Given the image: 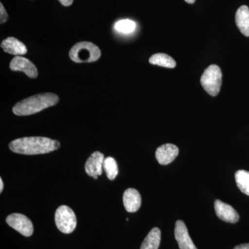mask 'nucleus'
Returning <instances> with one entry per match:
<instances>
[{
	"instance_id": "15",
	"label": "nucleus",
	"mask_w": 249,
	"mask_h": 249,
	"mask_svg": "<svg viewBox=\"0 0 249 249\" xmlns=\"http://www.w3.org/2000/svg\"><path fill=\"white\" fill-rule=\"evenodd\" d=\"M160 229L159 228H154L142 242L141 249H158L160 242Z\"/></svg>"
},
{
	"instance_id": "3",
	"label": "nucleus",
	"mask_w": 249,
	"mask_h": 249,
	"mask_svg": "<svg viewBox=\"0 0 249 249\" xmlns=\"http://www.w3.org/2000/svg\"><path fill=\"white\" fill-rule=\"evenodd\" d=\"M101 55V50L97 46L89 42H78L70 52V58L77 63L95 62Z\"/></svg>"
},
{
	"instance_id": "24",
	"label": "nucleus",
	"mask_w": 249,
	"mask_h": 249,
	"mask_svg": "<svg viewBox=\"0 0 249 249\" xmlns=\"http://www.w3.org/2000/svg\"><path fill=\"white\" fill-rule=\"evenodd\" d=\"M188 4H193L196 1V0H185Z\"/></svg>"
},
{
	"instance_id": "19",
	"label": "nucleus",
	"mask_w": 249,
	"mask_h": 249,
	"mask_svg": "<svg viewBox=\"0 0 249 249\" xmlns=\"http://www.w3.org/2000/svg\"><path fill=\"white\" fill-rule=\"evenodd\" d=\"M136 23L130 19H122L118 21L114 25V29L121 34H130L136 29Z\"/></svg>"
},
{
	"instance_id": "6",
	"label": "nucleus",
	"mask_w": 249,
	"mask_h": 249,
	"mask_svg": "<svg viewBox=\"0 0 249 249\" xmlns=\"http://www.w3.org/2000/svg\"><path fill=\"white\" fill-rule=\"evenodd\" d=\"M6 223L15 230L25 237H30L34 232V226L30 219L22 214L13 213L6 217Z\"/></svg>"
},
{
	"instance_id": "5",
	"label": "nucleus",
	"mask_w": 249,
	"mask_h": 249,
	"mask_svg": "<svg viewBox=\"0 0 249 249\" xmlns=\"http://www.w3.org/2000/svg\"><path fill=\"white\" fill-rule=\"evenodd\" d=\"M55 222L58 230L65 234L71 233L76 229V214L69 206L62 205L55 211Z\"/></svg>"
},
{
	"instance_id": "20",
	"label": "nucleus",
	"mask_w": 249,
	"mask_h": 249,
	"mask_svg": "<svg viewBox=\"0 0 249 249\" xmlns=\"http://www.w3.org/2000/svg\"><path fill=\"white\" fill-rule=\"evenodd\" d=\"M8 17L9 16H8L7 13H6L2 3H1L0 4V23L4 24V23L7 21Z\"/></svg>"
},
{
	"instance_id": "14",
	"label": "nucleus",
	"mask_w": 249,
	"mask_h": 249,
	"mask_svg": "<svg viewBox=\"0 0 249 249\" xmlns=\"http://www.w3.org/2000/svg\"><path fill=\"white\" fill-rule=\"evenodd\" d=\"M235 23L243 35L249 37V9L247 6L239 8L235 14Z\"/></svg>"
},
{
	"instance_id": "1",
	"label": "nucleus",
	"mask_w": 249,
	"mask_h": 249,
	"mask_svg": "<svg viewBox=\"0 0 249 249\" xmlns=\"http://www.w3.org/2000/svg\"><path fill=\"white\" fill-rule=\"evenodd\" d=\"M9 146L15 153L36 155L55 151L60 147V143L47 137H31L16 139L10 142Z\"/></svg>"
},
{
	"instance_id": "21",
	"label": "nucleus",
	"mask_w": 249,
	"mask_h": 249,
	"mask_svg": "<svg viewBox=\"0 0 249 249\" xmlns=\"http://www.w3.org/2000/svg\"><path fill=\"white\" fill-rule=\"evenodd\" d=\"M63 6H70L73 3V0H58Z\"/></svg>"
},
{
	"instance_id": "11",
	"label": "nucleus",
	"mask_w": 249,
	"mask_h": 249,
	"mask_svg": "<svg viewBox=\"0 0 249 249\" xmlns=\"http://www.w3.org/2000/svg\"><path fill=\"white\" fill-rule=\"evenodd\" d=\"M214 205L216 214L219 219L228 223L238 222L240 217L239 214L231 205L226 204L219 199L214 201Z\"/></svg>"
},
{
	"instance_id": "13",
	"label": "nucleus",
	"mask_w": 249,
	"mask_h": 249,
	"mask_svg": "<svg viewBox=\"0 0 249 249\" xmlns=\"http://www.w3.org/2000/svg\"><path fill=\"white\" fill-rule=\"evenodd\" d=\"M1 47L6 53L19 56L27 53V49L24 44L16 37H9L2 41Z\"/></svg>"
},
{
	"instance_id": "12",
	"label": "nucleus",
	"mask_w": 249,
	"mask_h": 249,
	"mask_svg": "<svg viewBox=\"0 0 249 249\" xmlns=\"http://www.w3.org/2000/svg\"><path fill=\"white\" fill-rule=\"evenodd\" d=\"M124 209L129 213L137 212L142 205V196L137 190L128 188L123 196Z\"/></svg>"
},
{
	"instance_id": "4",
	"label": "nucleus",
	"mask_w": 249,
	"mask_h": 249,
	"mask_svg": "<svg viewBox=\"0 0 249 249\" xmlns=\"http://www.w3.org/2000/svg\"><path fill=\"white\" fill-rule=\"evenodd\" d=\"M222 73L217 65H211L205 70L201 77V84L211 96H217L222 85Z\"/></svg>"
},
{
	"instance_id": "9",
	"label": "nucleus",
	"mask_w": 249,
	"mask_h": 249,
	"mask_svg": "<svg viewBox=\"0 0 249 249\" xmlns=\"http://www.w3.org/2000/svg\"><path fill=\"white\" fill-rule=\"evenodd\" d=\"M175 237L179 249H197L192 241L186 224L182 220H178L175 224Z\"/></svg>"
},
{
	"instance_id": "2",
	"label": "nucleus",
	"mask_w": 249,
	"mask_h": 249,
	"mask_svg": "<svg viewBox=\"0 0 249 249\" xmlns=\"http://www.w3.org/2000/svg\"><path fill=\"white\" fill-rule=\"evenodd\" d=\"M58 102L59 97L55 93H39L16 103L13 112L17 116L32 115L55 106Z\"/></svg>"
},
{
	"instance_id": "17",
	"label": "nucleus",
	"mask_w": 249,
	"mask_h": 249,
	"mask_svg": "<svg viewBox=\"0 0 249 249\" xmlns=\"http://www.w3.org/2000/svg\"><path fill=\"white\" fill-rule=\"evenodd\" d=\"M236 183L239 189L244 194L249 196V172L246 170H237L235 174Z\"/></svg>"
},
{
	"instance_id": "22",
	"label": "nucleus",
	"mask_w": 249,
	"mask_h": 249,
	"mask_svg": "<svg viewBox=\"0 0 249 249\" xmlns=\"http://www.w3.org/2000/svg\"><path fill=\"white\" fill-rule=\"evenodd\" d=\"M233 249H249V243L236 246Z\"/></svg>"
},
{
	"instance_id": "7",
	"label": "nucleus",
	"mask_w": 249,
	"mask_h": 249,
	"mask_svg": "<svg viewBox=\"0 0 249 249\" xmlns=\"http://www.w3.org/2000/svg\"><path fill=\"white\" fill-rule=\"evenodd\" d=\"M104 155L101 152L96 151L91 154L87 160L85 165L86 173L94 179H97L98 176L102 175Z\"/></svg>"
},
{
	"instance_id": "8",
	"label": "nucleus",
	"mask_w": 249,
	"mask_h": 249,
	"mask_svg": "<svg viewBox=\"0 0 249 249\" xmlns=\"http://www.w3.org/2000/svg\"><path fill=\"white\" fill-rule=\"evenodd\" d=\"M10 69L14 71H22L31 78H37V70L32 62L24 57L16 56L10 63Z\"/></svg>"
},
{
	"instance_id": "16",
	"label": "nucleus",
	"mask_w": 249,
	"mask_h": 249,
	"mask_svg": "<svg viewBox=\"0 0 249 249\" xmlns=\"http://www.w3.org/2000/svg\"><path fill=\"white\" fill-rule=\"evenodd\" d=\"M150 64L158 66L167 67V68H175L176 62L170 55L165 53H156L152 55L149 59Z\"/></svg>"
},
{
	"instance_id": "23",
	"label": "nucleus",
	"mask_w": 249,
	"mask_h": 249,
	"mask_svg": "<svg viewBox=\"0 0 249 249\" xmlns=\"http://www.w3.org/2000/svg\"><path fill=\"white\" fill-rule=\"evenodd\" d=\"M4 188V183H3L2 178H0V193L3 191Z\"/></svg>"
},
{
	"instance_id": "18",
	"label": "nucleus",
	"mask_w": 249,
	"mask_h": 249,
	"mask_svg": "<svg viewBox=\"0 0 249 249\" xmlns=\"http://www.w3.org/2000/svg\"><path fill=\"white\" fill-rule=\"evenodd\" d=\"M103 169L107 175L108 178L110 180L115 179L119 174V168L116 160L113 157H108L104 160Z\"/></svg>"
},
{
	"instance_id": "10",
	"label": "nucleus",
	"mask_w": 249,
	"mask_h": 249,
	"mask_svg": "<svg viewBox=\"0 0 249 249\" xmlns=\"http://www.w3.org/2000/svg\"><path fill=\"white\" fill-rule=\"evenodd\" d=\"M178 148L172 143L160 145L156 150V159L160 165H168L178 157Z\"/></svg>"
}]
</instances>
